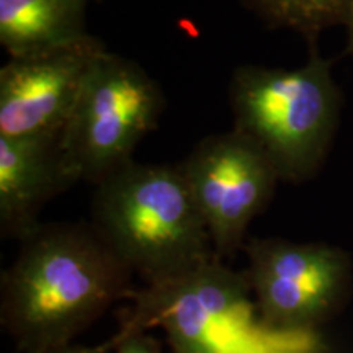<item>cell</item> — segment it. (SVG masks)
Wrapping results in <instances>:
<instances>
[{
    "label": "cell",
    "instance_id": "obj_1",
    "mask_svg": "<svg viewBox=\"0 0 353 353\" xmlns=\"http://www.w3.org/2000/svg\"><path fill=\"white\" fill-rule=\"evenodd\" d=\"M20 242L0 281V324L21 353L72 345L134 294L132 273L92 224H38Z\"/></svg>",
    "mask_w": 353,
    "mask_h": 353
},
{
    "label": "cell",
    "instance_id": "obj_2",
    "mask_svg": "<svg viewBox=\"0 0 353 353\" xmlns=\"http://www.w3.org/2000/svg\"><path fill=\"white\" fill-rule=\"evenodd\" d=\"M90 224L144 286L218 259L180 165L131 161L105 176L95 187Z\"/></svg>",
    "mask_w": 353,
    "mask_h": 353
},
{
    "label": "cell",
    "instance_id": "obj_3",
    "mask_svg": "<svg viewBox=\"0 0 353 353\" xmlns=\"http://www.w3.org/2000/svg\"><path fill=\"white\" fill-rule=\"evenodd\" d=\"M229 103L234 130L252 139L288 182L319 167L339 117L330 64L316 52L296 69L239 68L229 83Z\"/></svg>",
    "mask_w": 353,
    "mask_h": 353
},
{
    "label": "cell",
    "instance_id": "obj_4",
    "mask_svg": "<svg viewBox=\"0 0 353 353\" xmlns=\"http://www.w3.org/2000/svg\"><path fill=\"white\" fill-rule=\"evenodd\" d=\"M162 105L161 88L141 65L101 48L59 136L70 183L97 185L131 162L136 145L156 126Z\"/></svg>",
    "mask_w": 353,
    "mask_h": 353
},
{
    "label": "cell",
    "instance_id": "obj_5",
    "mask_svg": "<svg viewBox=\"0 0 353 353\" xmlns=\"http://www.w3.org/2000/svg\"><path fill=\"white\" fill-rule=\"evenodd\" d=\"M249 278L221 259L131 296L114 339L161 325L175 353H219L255 312Z\"/></svg>",
    "mask_w": 353,
    "mask_h": 353
},
{
    "label": "cell",
    "instance_id": "obj_6",
    "mask_svg": "<svg viewBox=\"0 0 353 353\" xmlns=\"http://www.w3.org/2000/svg\"><path fill=\"white\" fill-rule=\"evenodd\" d=\"M247 278L260 327L273 337L311 334L341 293L347 260L337 249L250 239L244 244Z\"/></svg>",
    "mask_w": 353,
    "mask_h": 353
},
{
    "label": "cell",
    "instance_id": "obj_7",
    "mask_svg": "<svg viewBox=\"0 0 353 353\" xmlns=\"http://www.w3.org/2000/svg\"><path fill=\"white\" fill-rule=\"evenodd\" d=\"M208 226L218 259L244 247L247 228L263 211L280 176L265 152L242 132L203 139L180 164Z\"/></svg>",
    "mask_w": 353,
    "mask_h": 353
},
{
    "label": "cell",
    "instance_id": "obj_8",
    "mask_svg": "<svg viewBox=\"0 0 353 353\" xmlns=\"http://www.w3.org/2000/svg\"><path fill=\"white\" fill-rule=\"evenodd\" d=\"M101 48L90 38L65 50L10 57L0 69V136L63 131Z\"/></svg>",
    "mask_w": 353,
    "mask_h": 353
},
{
    "label": "cell",
    "instance_id": "obj_9",
    "mask_svg": "<svg viewBox=\"0 0 353 353\" xmlns=\"http://www.w3.org/2000/svg\"><path fill=\"white\" fill-rule=\"evenodd\" d=\"M61 132L0 136V231L21 239L38 226L46 201L70 187L59 148Z\"/></svg>",
    "mask_w": 353,
    "mask_h": 353
},
{
    "label": "cell",
    "instance_id": "obj_10",
    "mask_svg": "<svg viewBox=\"0 0 353 353\" xmlns=\"http://www.w3.org/2000/svg\"><path fill=\"white\" fill-rule=\"evenodd\" d=\"M90 38L85 0H0V43L10 57L65 50Z\"/></svg>",
    "mask_w": 353,
    "mask_h": 353
},
{
    "label": "cell",
    "instance_id": "obj_11",
    "mask_svg": "<svg viewBox=\"0 0 353 353\" xmlns=\"http://www.w3.org/2000/svg\"><path fill=\"white\" fill-rule=\"evenodd\" d=\"M247 8L265 23L290 28L316 37L334 25H347L353 12V0H242Z\"/></svg>",
    "mask_w": 353,
    "mask_h": 353
},
{
    "label": "cell",
    "instance_id": "obj_12",
    "mask_svg": "<svg viewBox=\"0 0 353 353\" xmlns=\"http://www.w3.org/2000/svg\"><path fill=\"white\" fill-rule=\"evenodd\" d=\"M113 343V353H161V343H159L148 330L126 335L123 339L110 337Z\"/></svg>",
    "mask_w": 353,
    "mask_h": 353
},
{
    "label": "cell",
    "instance_id": "obj_13",
    "mask_svg": "<svg viewBox=\"0 0 353 353\" xmlns=\"http://www.w3.org/2000/svg\"><path fill=\"white\" fill-rule=\"evenodd\" d=\"M113 352L112 341L99 343V345H83V343H72V345L57 348V350H51L46 353H108Z\"/></svg>",
    "mask_w": 353,
    "mask_h": 353
},
{
    "label": "cell",
    "instance_id": "obj_14",
    "mask_svg": "<svg viewBox=\"0 0 353 353\" xmlns=\"http://www.w3.org/2000/svg\"><path fill=\"white\" fill-rule=\"evenodd\" d=\"M347 28H348V48H350V51L353 52V12L350 15V20H348L347 23Z\"/></svg>",
    "mask_w": 353,
    "mask_h": 353
}]
</instances>
